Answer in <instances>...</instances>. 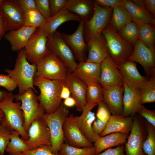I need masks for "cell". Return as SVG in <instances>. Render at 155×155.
<instances>
[{
    "instance_id": "6da1fadb",
    "label": "cell",
    "mask_w": 155,
    "mask_h": 155,
    "mask_svg": "<svg viewBox=\"0 0 155 155\" xmlns=\"http://www.w3.org/2000/svg\"><path fill=\"white\" fill-rule=\"evenodd\" d=\"M65 80H51L35 75L33 84L38 87L40 93L39 102L46 113L55 111L61 102V93Z\"/></svg>"
},
{
    "instance_id": "7a4b0ae2",
    "label": "cell",
    "mask_w": 155,
    "mask_h": 155,
    "mask_svg": "<svg viewBox=\"0 0 155 155\" xmlns=\"http://www.w3.org/2000/svg\"><path fill=\"white\" fill-rule=\"evenodd\" d=\"M36 71V65L29 63L24 49L18 52L13 69L7 68L5 70L17 84L19 94H23L30 88L37 92L33 84V78Z\"/></svg>"
},
{
    "instance_id": "3957f363",
    "label": "cell",
    "mask_w": 155,
    "mask_h": 155,
    "mask_svg": "<svg viewBox=\"0 0 155 155\" xmlns=\"http://www.w3.org/2000/svg\"><path fill=\"white\" fill-rule=\"evenodd\" d=\"M14 95L9 92L0 102V109L4 113L1 122L10 131H17L22 138L26 141L28 139V136L23 127L24 117L20 108L21 102H14Z\"/></svg>"
},
{
    "instance_id": "277c9868",
    "label": "cell",
    "mask_w": 155,
    "mask_h": 155,
    "mask_svg": "<svg viewBox=\"0 0 155 155\" xmlns=\"http://www.w3.org/2000/svg\"><path fill=\"white\" fill-rule=\"evenodd\" d=\"M106 42L109 57L117 65L127 60L134 46L123 39L109 23L101 31Z\"/></svg>"
},
{
    "instance_id": "5b68a950",
    "label": "cell",
    "mask_w": 155,
    "mask_h": 155,
    "mask_svg": "<svg viewBox=\"0 0 155 155\" xmlns=\"http://www.w3.org/2000/svg\"><path fill=\"white\" fill-rule=\"evenodd\" d=\"M69 113L68 109L61 102L55 111L49 114L45 113L43 117L50 131L51 150L55 154H59L61 146L64 143L63 126Z\"/></svg>"
},
{
    "instance_id": "8992f818",
    "label": "cell",
    "mask_w": 155,
    "mask_h": 155,
    "mask_svg": "<svg viewBox=\"0 0 155 155\" xmlns=\"http://www.w3.org/2000/svg\"><path fill=\"white\" fill-rule=\"evenodd\" d=\"M14 99L20 101V108L24 117L23 127L27 133L32 123L34 120L42 118L45 111L39 102L38 96L31 88L21 94L14 95Z\"/></svg>"
},
{
    "instance_id": "52a82bcc",
    "label": "cell",
    "mask_w": 155,
    "mask_h": 155,
    "mask_svg": "<svg viewBox=\"0 0 155 155\" xmlns=\"http://www.w3.org/2000/svg\"><path fill=\"white\" fill-rule=\"evenodd\" d=\"M112 11V8L102 7L94 2L92 17L89 20L84 22V36L86 43L90 39L100 35L102 31L109 23Z\"/></svg>"
},
{
    "instance_id": "ba28073f",
    "label": "cell",
    "mask_w": 155,
    "mask_h": 155,
    "mask_svg": "<svg viewBox=\"0 0 155 155\" xmlns=\"http://www.w3.org/2000/svg\"><path fill=\"white\" fill-rule=\"evenodd\" d=\"M47 38V44L50 52L65 65L69 71L73 72L78 63L72 50L61 36V33L56 31Z\"/></svg>"
},
{
    "instance_id": "9c48e42d",
    "label": "cell",
    "mask_w": 155,
    "mask_h": 155,
    "mask_svg": "<svg viewBox=\"0 0 155 155\" xmlns=\"http://www.w3.org/2000/svg\"><path fill=\"white\" fill-rule=\"evenodd\" d=\"M35 75L51 80H65L69 71L65 65L50 52L36 64Z\"/></svg>"
},
{
    "instance_id": "30bf717a",
    "label": "cell",
    "mask_w": 155,
    "mask_h": 155,
    "mask_svg": "<svg viewBox=\"0 0 155 155\" xmlns=\"http://www.w3.org/2000/svg\"><path fill=\"white\" fill-rule=\"evenodd\" d=\"M47 41L48 38L44 34L42 27L37 28L30 37L24 49L28 62L36 64L50 52Z\"/></svg>"
},
{
    "instance_id": "8fae6325",
    "label": "cell",
    "mask_w": 155,
    "mask_h": 155,
    "mask_svg": "<svg viewBox=\"0 0 155 155\" xmlns=\"http://www.w3.org/2000/svg\"><path fill=\"white\" fill-rule=\"evenodd\" d=\"M27 133L28 139L25 142L29 150L44 146H51L50 131L43 118L34 121L29 127Z\"/></svg>"
},
{
    "instance_id": "7c38bea8",
    "label": "cell",
    "mask_w": 155,
    "mask_h": 155,
    "mask_svg": "<svg viewBox=\"0 0 155 155\" xmlns=\"http://www.w3.org/2000/svg\"><path fill=\"white\" fill-rule=\"evenodd\" d=\"M0 10L5 22L6 32L24 26V13L14 0H3L0 4Z\"/></svg>"
},
{
    "instance_id": "4fadbf2b",
    "label": "cell",
    "mask_w": 155,
    "mask_h": 155,
    "mask_svg": "<svg viewBox=\"0 0 155 155\" xmlns=\"http://www.w3.org/2000/svg\"><path fill=\"white\" fill-rule=\"evenodd\" d=\"M99 84L103 89H107L123 85V80L117 65L109 56L100 63Z\"/></svg>"
},
{
    "instance_id": "5bb4252c",
    "label": "cell",
    "mask_w": 155,
    "mask_h": 155,
    "mask_svg": "<svg viewBox=\"0 0 155 155\" xmlns=\"http://www.w3.org/2000/svg\"><path fill=\"white\" fill-rule=\"evenodd\" d=\"M127 60L140 64L150 77L155 75V52L150 49L140 40H137L132 54Z\"/></svg>"
},
{
    "instance_id": "9a60e30c",
    "label": "cell",
    "mask_w": 155,
    "mask_h": 155,
    "mask_svg": "<svg viewBox=\"0 0 155 155\" xmlns=\"http://www.w3.org/2000/svg\"><path fill=\"white\" fill-rule=\"evenodd\" d=\"M63 130L64 141L69 145L79 148L93 146L92 143L84 136L79 129L73 114H70L65 119Z\"/></svg>"
},
{
    "instance_id": "2e32d148",
    "label": "cell",
    "mask_w": 155,
    "mask_h": 155,
    "mask_svg": "<svg viewBox=\"0 0 155 155\" xmlns=\"http://www.w3.org/2000/svg\"><path fill=\"white\" fill-rule=\"evenodd\" d=\"M84 22H79L75 31L72 34L61 33L63 38L72 50L76 60L79 62L86 61V43L84 36Z\"/></svg>"
},
{
    "instance_id": "e0dca14e",
    "label": "cell",
    "mask_w": 155,
    "mask_h": 155,
    "mask_svg": "<svg viewBox=\"0 0 155 155\" xmlns=\"http://www.w3.org/2000/svg\"><path fill=\"white\" fill-rule=\"evenodd\" d=\"M117 65L124 82L131 88L140 90L149 80L140 74L135 62L127 60Z\"/></svg>"
},
{
    "instance_id": "ac0fdd59",
    "label": "cell",
    "mask_w": 155,
    "mask_h": 155,
    "mask_svg": "<svg viewBox=\"0 0 155 155\" xmlns=\"http://www.w3.org/2000/svg\"><path fill=\"white\" fill-rule=\"evenodd\" d=\"M96 104H86L84 107L82 114L75 117L77 125L84 136L91 142L94 143L100 137L94 132L92 125L96 117L92 109Z\"/></svg>"
},
{
    "instance_id": "d6986e66",
    "label": "cell",
    "mask_w": 155,
    "mask_h": 155,
    "mask_svg": "<svg viewBox=\"0 0 155 155\" xmlns=\"http://www.w3.org/2000/svg\"><path fill=\"white\" fill-rule=\"evenodd\" d=\"M65 82L66 85L70 90L71 96L76 101L75 106L77 110L82 111L84 107L86 104V83L69 71L65 77Z\"/></svg>"
},
{
    "instance_id": "ffe728a7",
    "label": "cell",
    "mask_w": 155,
    "mask_h": 155,
    "mask_svg": "<svg viewBox=\"0 0 155 155\" xmlns=\"http://www.w3.org/2000/svg\"><path fill=\"white\" fill-rule=\"evenodd\" d=\"M88 55L86 61L101 63L109 56L105 39L101 33L86 42Z\"/></svg>"
},
{
    "instance_id": "44dd1931",
    "label": "cell",
    "mask_w": 155,
    "mask_h": 155,
    "mask_svg": "<svg viewBox=\"0 0 155 155\" xmlns=\"http://www.w3.org/2000/svg\"><path fill=\"white\" fill-rule=\"evenodd\" d=\"M37 28L24 26L6 32L4 38L10 43L11 50L18 52L24 49L30 37Z\"/></svg>"
},
{
    "instance_id": "7402d4cb",
    "label": "cell",
    "mask_w": 155,
    "mask_h": 155,
    "mask_svg": "<svg viewBox=\"0 0 155 155\" xmlns=\"http://www.w3.org/2000/svg\"><path fill=\"white\" fill-rule=\"evenodd\" d=\"M124 147L125 155H145L142 149V128L136 118H133L132 127Z\"/></svg>"
},
{
    "instance_id": "603a6c76",
    "label": "cell",
    "mask_w": 155,
    "mask_h": 155,
    "mask_svg": "<svg viewBox=\"0 0 155 155\" xmlns=\"http://www.w3.org/2000/svg\"><path fill=\"white\" fill-rule=\"evenodd\" d=\"M102 89L103 101L108 105L112 115H123V85Z\"/></svg>"
},
{
    "instance_id": "cb8c5ba5",
    "label": "cell",
    "mask_w": 155,
    "mask_h": 155,
    "mask_svg": "<svg viewBox=\"0 0 155 155\" xmlns=\"http://www.w3.org/2000/svg\"><path fill=\"white\" fill-rule=\"evenodd\" d=\"M123 115L125 117H133L138 113L142 105L140 103V90L128 87L123 81Z\"/></svg>"
},
{
    "instance_id": "d4e9b609",
    "label": "cell",
    "mask_w": 155,
    "mask_h": 155,
    "mask_svg": "<svg viewBox=\"0 0 155 155\" xmlns=\"http://www.w3.org/2000/svg\"><path fill=\"white\" fill-rule=\"evenodd\" d=\"M100 71V63L85 61L78 63L76 68L72 73L86 83L99 84Z\"/></svg>"
},
{
    "instance_id": "484cf974",
    "label": "cell",
    "mask_w": 155,
    "mask_h": 155,
    "mask_svg": "<svg viewBox=\"0 0 155 155\" xmlns=\"http://www.w3.org/2000/svg\"><path fill=\"white\" fill-rule=\"evenodd\" d=\"M133 119V117L112 115L107 122L105 129L99 136L116 132L128 134L131 130Z\"/></svg>"
},
{
    "instance_id": "4316f807",
    "label": "cell",
    "mask_w": 155,
    "mask_h": 155,
    "mask_svg": "<svg viewBox=\"0 0 155 155\" xmlns=\"http://www.w3.org/2000/svg\"><path fill=\"white\" fill-rule=\"evenodd\" d=\"M82 20L78 15L65 8L47 20L42 28L44 34L48 37L57 31L58 28L64 22L71 21L79 22Z\"/></svg>"
},
{
    "instance_id": "83f0119b",
    "label": "cell",
    "mask_w": 155,
    "mask_h": 155,
    "mask_svg": "<svg viewBox=\"0 0 155 155\" xmlns=\"http://www.w3.org/2000/svg\"><path fill=\"white\" fill-rule=\"evenodd\" d=\"M94 1L92 0H67L65 8L79 16L85 22L92 17L94 11Z\"/></svg>"
},
{
    "instance_id": "f1b7e54d",
    "label": "cell",
    "mask_w": 155,
    "mask_h": 155,
    "mask_svg": "<svg viewBox=\"0 0 155 155\" xmlns=\"http://www.w3.org/2000/svg\"><path fill=\"white\" fill-rule=\"evenodd\" d=\"M128 134L113 133L100 137L93 144L95 148V154L111 147L119 146L126 142Z\"/></svg>"
},
{
    "instance_id": "f546056e",
    "label": "cell",
    "mask_w": 155,
    "mask_h": 155,
    "mask_svg": "<svg viewBox=\"0 0 155 155\" xmlns=\"http://www.w3.org/2000/svg\"><path fill=\"white\" fill-rule=\"evenodd\" d=\"M122 4L130 14L132 21L139 24H146L155 26V17L153 15L131 0H122Z\"/></svg>"
},
{
    "instance_id": "4dcf8cb0",
    "label": "cell",
    "mask_w": 155,
    "mask_h": 155,
    "mask_svg": "<svg viewBox=\"0 0 155 155\" xmlns=\"http://www.w3.org/2000/svg\"><path fill=\"white\" fill-rule=\"evenodd\" d=\"M131 21L130 14L123 5L117 6L113 8L109 23L117 32Z\"/></svg>"
},
{
    "instance_id": "1f68e13d",
    "label": "cell",
    "mask_w": 155,
    "mask_h": 155,
    "mask_svg": "<svg viewBox=\"0 0 155 155\" xmlns=\"http://www.w3.org/2000/svg\"><path fill=\"white\" fill-rule=\"evenodd\" d=\"M138 37L146 46L155 52L154 26L146 24H139Z\"/></svg>"
},
{
    "instance_id": "d6a6232c",
    "label": "cell",
    "mask_w": 155,
    "mask_h": 155,
    "mask_svg": "<svg viewBox=\"0 0 155 155\" xmlns=\"http://www.w3.org/2000/svg\"><path fill=\"white\" fill-rule=\"evenodd\" d=\"M17 131H12L11 139L5 151L9 155H22V153L29 150L25 140L20 137Z\"/></svg>"
},
{
    "instance_id": "836d02e7",
    "label": "cell",
    "mask_w": 155,
    "mask_h": 155,
    "mask_svg": "<svg viewBox=\"0 0 155 155\" xmlns=\"http://www.w3.org/2000/svg\"><path fill=\"white\" fill-rule=\"evenodd\" d=\"M139 24L131 21L123 27L118 33L126 42L134 46L139 39Z\"/></svg>"
},
{
    "instance_id": "e575fe53",
    "label": "cell",
    "mask_w": 155,
    "mask_h": 155,
    "mask_svg": "<svg viewBox=\"0 0 155 155\" xmlns=\"http://www.w3.org/2000/svg\"><path fill=\"white\" fill-rule=\"evenodd\" d=\"M86 84V104L98 105L103 101L102 89L100 84L95 82H89Z\"/></svg>"
},
{
    "instance_id": "d590c367",
    "label": "cell",
    "mask_w": 155,
    "mask_h": 155,
    "mask_svg": "<svg viewBox=\"0 0 155 155\" xmlns=\"http://www.w3.org/2000/svg\"><path fill=\"white\" fill-rule=\"evenodd\" d=\"M140 91V101L142 105L155 102V75L150 77Z\"/></svg>"
},
{
    "instance_id": "8d00e7d4",
    "label": "cell",
    "mask_w": 155,
    "mask_h": 155,
    "mask_svg": "<svg viewBox=\"0 0 155 155\" xmlns=\"http://www.w3.org/2000/svg\"><path fill=\"white\" fill-rule=\"evenodd\" d=\"M95 152L94 146L79 148L64 142L61 146L59 154L60 155H94Z\"/></svg>"
},
{
    "instance_id": "74e56055",
    "label": "cell",
    "mask_w": 155,
    "mask_h": 155,
    "mask_svg": "<svg viewBox=\"0 0 155 155\" xmlns=\"http://www.w3.org/2000/svg\"><path fill=\"white\" fill-rule=\"evenodd\" d=\"M25 26L36 28L43 27L47 20L38 10H34L24 14Z\"/></svg>"
},
{
    "instance_id": "f35d334b",
    "label": "cell",
    "mask_w": 155,
    "mask_h": 155,
    "mask_svg": "<svg viewBox=\"0 0 155 155\" xmlns=\"http://www.w3.org/2000/svg\"><path fill=\"white\" fill-rule=\"evenodd\" d=\"M146 127L148 135L146 140L143 142V150L147 155H155V127L148 123Z\"/></svg>"
},
{
    "instance_id": "ab89813d",
    "label": "cell",
    "mask_w": 155,
    "mask_h": 155,
    "mask_svg": "<svg viewBox=\"0 0 155 155\" xmlns=\"http://www.w3.org/2000/svg\"><path fill=\"white\" fill-rule=\"evenodd\" d=\"M12 132L0 124V153L4 155L5 149L11 138Z\"/></svg>"
},
{
    "instance_id": "60d3db41",
    "label": "cell",
    "mask_w": 155,
    "mask_h": 155,
    "mask_svg": "<svg viewBox=\"0 0 155 155\" xmlns=\"http://www.w3.org/2000/svg\"><path fill=\"white\" fill-rule=\"evenodd\" d=\"M97 105V119L101 121L107 122L111 115L108 105L103 101L99 103Z\"/></svg>"
},
{
    "instance_id": "b9f144b4",
    "label": "cell",
    "mask_w": 155,
    "mask_h": 155,
    "mask_svg": "<svg viewBox=\"0 0 155 155\" xmlns=\"http://www.w3.org/2000/svg\"><path fill=\"white\" fill-rule=\"evenodd\" d=\"M38 10L47 20L51 17L49 0H35Z\"/></svg>"
},
{
    "instance_id": "7bdbcfd3",
    "label": "cell",
    "mask_w": 155,
    "mask_h": 155,
    "mask_svg": "<svg viewBox=\"0 0 155 155\" xmlns=\"http://www.w3.org/2000/svg\"><path fill=\"white\" fill-rule=\"evenodd\" d=\"M0 86L4 88L9 92L14 90L17 87L14 81L8 75L0 74Z\"/></svg>"
},
{
    "instance_id": "ee69618b",
    "label": "cell",
    "mask_w": 155,
    "mask_h": 155,
    "mask_svg": "<svg viewBox=\"0 0 155 155\" xmlns=\"http://www.w3.org/2000/svg\"><path fill=\"white\" fill-rule=\"evenodd\" d=\"M22 155H60L55 154L51 151V146H44L35 149L29 150L22 153Z\"/></svg>"
},
{
    "instance_id": "f6af8a7d",
    "label": "cell",
    "mask_w": 155,
    "mask_h": 155,
    "mask_svg": "<svg viewBox=\"0 0 155 155\" xmlns=\"http://www.w3.org/2000/svg\"><path fill=\"white\" fill-rule=\"evenodd\" d=\"M24 14L30 11L38 10L35 0H14Z\"/></svg>"
},
{
    "instance_id": "bcb514c9",
    "label": "cell",
    "mask_w": 155,
    "mask_h": 155,
    "mask_svg": "<svg viewBox=\"0 0 155 155\" xmlns=\"http://www.w3.org/2000/svg\"><path fill=\"white\" fill-rule=\"evenodd\" d=\"M51 17L65 8L67 0H49Z\"/></svg>"
},
{
    "instance_id": "7dc6e473",
    "label": "cell",
    "mask_w": 155,
    "mask_h": 155,
    "mask_svg": "<svg viewBox=\"0 0 155 155\" xmlns=\"http://www.w3.org/2000/svg\"><path fill=\"white\" fill-rule=\"evenodd\" d=\"M138 113L147 121L148 123L155 127V111L149 110L142 105Z\"/></svg>"
},
{
    "instance_id": "c3c4849f",
    "label": "cell",
    "mask_w": 155,
    "mask_h": 155,
    "mask_svg": "<svg viewBox=\"0 0 155 155\" xmlns=\"http://www.w3.org/2000/svg\"><path fill=\"white\" fill-rule=\"evenodd\" d=\"M95 3L98 5L105 8H112L123 5L122 0H95Z\"/></svg>"
},
{
    "instance_id": "681fc988",
    "label": "cell",
    "mask_w": 155,
    "mask_h": 155,
    "mask_svg": "<svg viewBox=\"0 0 155 155\" xmlns=\"http://www.w3.org/2000/svg\"><path fill=\"white\" fill-rule=\"evenodd\" d=\"M124 151V146L122 145L115 148L107 149L102 153L94 155H125Z\"/></svg>"
},
{
    "instance_id": "f907efd6",
    "label": "cell",
    "mask_w": 155,
    "mask_h": 155,
    "mask_svg": "<svg viewBox=\"0 0 155 155\" xmlns=\"http://www.w3.org/2000/svg\"><path fill=\"white\" fill-rule=\"evenodd\" d=\"M107 122L101 121L97 119L95 120L92 125V128L94 132L96 134L99 135L105 129Z\"/></svg>"
},
{
    "instance_id": "816d5d0a",
    "label": "cell",
    "mask_w": 155,
    "mask_h": 155,
    "mask_svg": "<svg viewBox=\"0 0 155 155\" xmlns=\"http://www.w3.org/2000/svg\"><path fill=\"white\" fill-rule=\"evenodd\" d=\"M145 9L155 17V0H144Z\"/></svg>"
},
{
    "instance_id": "f5cc1de1",
    "label": "cell",
    "mask_w": 155,
    "mask_h": 155,
    "mask_svg": "<svg viewBox=\"0 0 155 155\" xmlns=\"http://www.w3.org/2000/svg\"><path fill=\"white\" fill-rule=\"evenodd\" d=\"M6 32L5 22L0 10V41Z\"/></svg>"
},
{
    "instance_id": "db71d44e",
    "label": "cell",
    "mask_w": 155,
    "mask_h": 155,
    "mask_svg": "<svg viewBox=\"0 0 155 155\" xmlns=\"http://www.w3.org/2000/svg\"><path fill=\"white\" fill-rule=\"evenodd\" d=\"M71 92L68 87L65 83L63 85L61 93V99H65L70 96Z\"/></svg>"
},
{
    "instance_id": "11a10c76",
    "label": "cell",
    "mask_w": 155,
    "mask_h": 155,
    "mask_svg": "<svg viewBox=\"0 0 155 155\" xmlns=\"http://www.w3.org/2000/svg\"><path fill=\"white\" fill-rule=\"evenodd\" d=\"M63 102L64 105L67 107H71L75 106L76 101L71 96L64 99Z\"/></svg>"
},
{
    "instance_id": "9f6ffc18",
    "label": "cell",
    "mask_w": 155,
    "mask_h": 155,
    "mask_svg": "<svg viewBox=\"0 0 155 155\" xmlns=\"http://www.w3.org/2000/svg\"><path fill=\"white\" fill-rule=\"evenodd\" d=\"M131 1L136 5L145 9L144 0H133Z\"/></svg>"
},
{
    "instance_id": "6f0895ef",
    "label": "cell",
    "mask_w": 155,
    "mask_h": 155,
    "mask_svg": "<svg viewBox=\"0 0 155 155\" xmlns=\"http://www.w3.org/2000/svg\"><path fill=\"white\" fill-rule=\"evenodd\" d=\"M8 93L6 91L0 90V102L3 99Z\"/></svg>"
},
{
    "instance_id": "680465c9",
    "label": "cell",
    "mask_w": 155,
    "mask_h": 155,
    "mask_svg": "<svg viewBox=\"0 0 155 155\" xmlns=\"http://www.w3.org/2000/svg\"><path fill=\"white\" fill-rule=\"evenodd\" d=\"M4 115V113L3 111L0 109V122L3 118V117Z\"/></svg>"
},
{
    "instance_id": "91938a15",
    "label": "cell",
    "mask_w": 155,
    "mask_h": 155,
    "mask_svg": "<svg viewBox=\"0 0 155 155\" xmlns=\"http://www.w3.org/2000/svg\"><path fill=\"white\" fill-rule=\"evenodd\" d=\"M3 1V0H0V4Z\"/></svg>"
},
{
    "instance_id": "94428289",
    "label": "cell",
    "mask_w": 155,
    "mask_h": 155,
    "mask_svg": "<svg viewBox=\"0 0 155 155\" xmlns=\"http://www.w3.org/2000/svg\"><path fill=\"white\" fill-rule=\"evenodd\" d=\"M0 155H1L0 153Z\"/></svg>"
}]
</instances>
